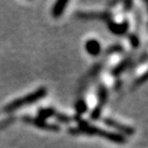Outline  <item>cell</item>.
<instances>
[{
	"instance_id": "cell-1",
	"label": "cell",
	"mask_w": 148,
	"mask_h": 148,
	"mask_svg": "<svg viewBox=\"0 0 148 148\" xmlns=\"http://www.w3.org/2000/svg\"><path fill=\"white\" fill-rule=\"evenodd\" d=\"M69 133L72 135L83 134L90 135V136H100L117 144H123L125 142L123 135L118 134V133L108 132V131H105V130L100 129V127L90 125L86 120L80 119V118H78V127H71V129H69Z\"/></svg>"
},
{
	"instance_id": "cell-2",
	"label": "cell",
	"mask_w": 148,
	"mask_h": 148,
	"mask_svg": "<svg viewBox=\"0 0 148 148\" xmlns=\"http://www.w3.org/2000/svg\"><path fill=\"white\" fill-rule=\"evenodd\" d=\"M46 94H47V90H46L45 88H37L35 92H30V94H28V95L24 96V97L18 98V99L14 100L12 102H10V103H8L7 105H5L3 110H4L5 112H12V111L22 108V107L25 106V105L32 104V103L39 101L40 99L45 97Z\"/></svg>"
},
{
	"instance_id": "cell-3",
	"label": "cell",
	"mask_w": 148,
	"mask_h": 148,
	"mask_svg": "<svg viewBox=\"0 0 148 148\" xmlns=\"http://www.w3.org/2000/svg\"><path fill=\"white\" fill-rule=\"evenodd\" d=\"M23 121H25L26 123L34 127H38V129L42 130H47V131H53V132H58L60 131V127L58 125L55 123H49L46 120L40 119L38 117H32V116H24Z\"/></svg>"
},
{
	"instance_id": "cell-4",
	"label": "cell",
	"mask_w": 148,
	"mask_h": 148,
	"mask_svg": "<svg viewBox=\"0 0 148 148\" xmlns=\"http://www.w3.org/2000/svg\"><path fill=\"white\" fill-rule=\"evenodd\" d=\"M104 123H105V125H107L108 127H112V129L116 130V131H118V132H120V133H123V135H129V136H131V135H133L135 132V130L133 129V127L123 125V123H118V121L112 119V118H109V117L104 118Z\"/></svg>"
},
{
	"instance_id": "cell-5",
	"label": "cell",
	"mask_w": 148,
	"mask_h": 148,
	"mask_svg": "<svg viewBox=\"0 0 148 148\" xmlns=\"http://www.w3.org/2000/svg\"><path fill=\"white\" fill-rule=\"evenodd\" d=\"M107 24H108L109 30L113 33V34L121 35V34H125V33L129 30V22L127 21H125L120 24L114 23V22H112V21H109Z\"/></svg>"
},
{
	"instance_id": "cell-6",
	"label": "cell",
	"mask_w": 148,
	"mask_h": 148,
	"mask_svg": "<svg viewBox=\"0 0 148 148\" xmlns=\"http://www.w3.org/2000/svg\"><path fill=\"white\" fill-rule=\"evenodd\" d=\"M77 16L82 18H97V20H103L108 23L111 21L110 12H78Z\"/></svg>"
},
{
	"instance_id": "cell-7",
	"label": "cell",
	"mask_w": 148,
	"mask_h": 148,
	"mask_svg": "<svg viewBox=\"0 0 148 148\" xmlns=\"http://www.w3.org/2000/svg\"><path fill=\"white\" fill-rule=\"evenodd\" d=\"M86 49L90 56H98L101 53V44L96 39H88L86 43Z\"/></svg>"
},
{
	"instance_id": "cell-8",
	"label": "cell",
	"mask_w": 148,
	"mask_h": 148,
	"mask_svg": "<svg viewBox=\"0 0 148 148\" xmlns=\"http://www.w3.org/2000/svg\"><path fill=\"white\" fill-rule=\"evenodd\" d=\"M68 1L67 0H61V1H57L55 3L53 7V10H51V14H53V18H60L61 14L64 12L65 8L68 5Z\"/></svg>"
},
{
	"instance_id": "cell-9",
	"label": "cell",
	"mask_w": 148,
	"mask_h": 148,
	"mask_svg": "<svg viewBox=\"0 0 148 148\" xmlns=\"http://www.w3.org/2000/svg\"><path fill=\"white\" fill-rule=\"evenodd\" d=\"M131 62H132V59L131 58H127L125 60H123V62H120L117 66H115V67L112 69V71H111L112 75L117 76L120 73H123V71H125V70L131 66Z\"/></svg>"
},
{
	"instance_id": "cell-10",
	"label": "cell",
	"mask_w": 148,
	"mask_h": 148,
	"mask_svg": "<svg viewBox=\"0 0 148 148\" xmlns=\"http://www.w3.org/2000/svg\"><path fill=\"white\" fill-rule=\"evenodd\" d=\"M98 97H99V104L97 106L103 108V106L106 104L107 100H108V90L104 86H100L99 92H98Z\"/></svg>"
},
{
	"instance_id": "cell-11",
	"label": "cell",
	"mask_w": 148,
	"mask_h": 148,
	"mask_svg": "<svg viewBox=\"0 0 148 148\" xmlns=\"http://www.w3.org/2000/svg\"><path fill=\"white\" fill-rule=\"evenodd\" d=\"M57 113V111L51 107H47V108H41L38 110V118L40 119L46 120V118L53 117L55 114Z\"/></svg>"
},
{
	"instance_id": "cell-12",
	"label": "cell",
	"mask_w": 148,
	"mask_h": 148,
	"mask_svg": "<svg viewBox=\"0 0 148 148\" xmlns=\"http://www.w3.org/2000/svg\"><path fill=\"white\" fill-rule=\"evenodd\" d=\"M75 109H76V112L80 115V114L86 113V110H88V105H86V101L83 99H79L75 104Z\"/></svg>"
},
{
	"instance_id": "cell-13",
	"label": "cell",
	"mask_w": 148,
	"mask_h": 148,
	"mask_svg": "<svg viewBox=\"0 0 148 148\" xmlns=\"http://www.w3.org/2000/svg\"><path fill=\"white\" fill-rule=\"evenodd\" d=\"M55 117L57 118V120H59L60 123H68L71 121V117H69L68 115L66 114H63V113H57L55 114Z\"/></svg>"
},
{
	"instance_id": "cell-14",
	"label": "cell",
	"mask_w": 148,
	"mask_h": 148,
	"mask_svg": "<svg viewBox=\"0 0 148 148\" xmlns=\"http://www.w3.org/2000/svg\"><path fill=\"white\" fill-rule=\"evenodd\" d=\"M102 109L101 107L97 106L94 110L92 111V113H90V118L94 120H97L100 118V116H101V113H102Z\"/></svg>"
},
{
	"instance_id": "cell-15",
	"label": "cell",
	"mask_w": 148,
	"mask_h": 148,
	"mask_svg": "<svg viewBox=\"0 0 148 148\" xmlns=\"http://www.w3.org/2000/svg\"><path fill=\"white\" fill-rule=\"evenodd\" d=\"M130 42H131V44H132L133 47H135V49H137L139 45H140V40H139V37L137 36V35L135 34H131L130 35Z\"/></svg>"
},
{
	"instance_id": "cell-16",
	"label": "cell",
	"mask_w": 148,
	"mask_h": 148,
	"mask_svg": "<svg viewBox=\"0 0 148 148\" xmlns=\"http://www.w3.org/2000/svg\"><path fill=\"white\" fill-rule=\"evenodd\" d=\"M146 80H147V73L142 74L141 76L138 77V78H137L136 80H135V82H134V88H137V86L143 84L144 82H146Z\"/></svg>"
},
{
	"instance_id": "cell-17",
	"label": "cell",
	"mask_w": 148,
	"mask_h": 148,
	"mask_svg": "<svg viewBox=\"0 0 148 148\" xmlns=\"http://www.w3.org/2000/svg\"><path fill=\"white\" fill-rule=\"evenodd\" d=\"M123 51V49L120 45L116 44V45H112L111 47H109L106 51V53H121Z\"/></svg>"
},
{
	"instance_id": "cell-18",
	"label": "cell",
	"mask_w": 148,
	"mask_h": 148,
	"mask_svg": "<svg viewBox=\"0 0 148 148\" xmlns=\"http://www.w3.org/2000/svg\"><path fill=\"white\" fill-rule=\"evenodd\" d=\"M14 120H16L14 117H8V118H6V119L2 120V121H0V129H2V127H7V125H12Z\"/></svg>"
}]
</instances>
